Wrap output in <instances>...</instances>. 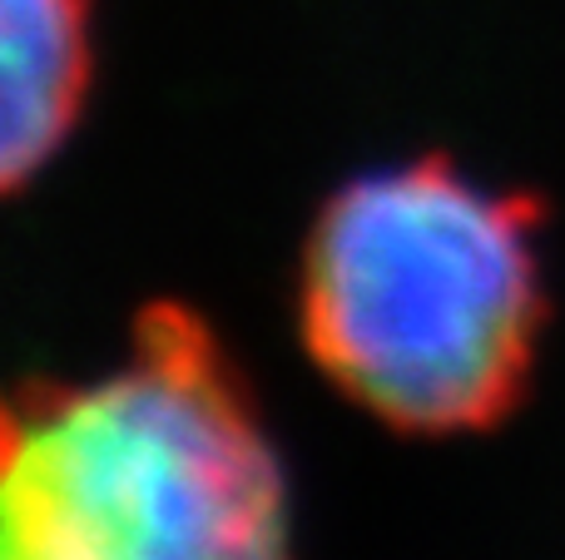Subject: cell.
I'll return each instance as SVG.
<instances>
[{"instance_id":"1","label":"cell","mask_w":565,"mask_h":560,"mask_svg":"<svg viewBox=\"0 0 565 560\" xmlns=\"http://www.w3.org/2000/svg\"><path fill=\"white\" fill-rule=\"evenodd\" d=\"M302 337L387 427L441 437L501 422L541 337L536 204L441 159L342 184L302 254Z\"/></svg>"},{"instance_id":"2","label":"cell","mask_w":565,"mask_h":560,"mask_svg":"<svg viewBox=\"0 0 565 560\" xmlns=\"http://www.w3.org/2000/svg\"><path fill=\"white\" fill-rule=\"evenodd\" d=\"M6 526L20 560H288L278 456L189 308L154 303L115 373L20 417Z\"/></svg>"},{"instance_id":"3","label":"cell","mask_w":565,"mask_h":560,"mask_svg":"<svg viewBox=\"0 0 565 560\" xmlns=\"http://www.w3.org/2000/svg\"><path fill=\"white\" fill-rule=\"evenodd\" d=\"M95 0H0V194L30 184L79 125Z\"/></svg>"},{"instance_id":"4","label":"cell","mask_w":565,"mask_h":560,"mask_svg":"<svg viewBox=\"0 0 565 560\" xmlns=\"http://www.w3.org/2000/svg\"><path fill=\"white\" fill-rule=\"evenodd\" d=\"M20 437V412L0 397V560H20L15 546H10V526H6V472H10V452H15Z\"/></svg>"}]
</instances>
